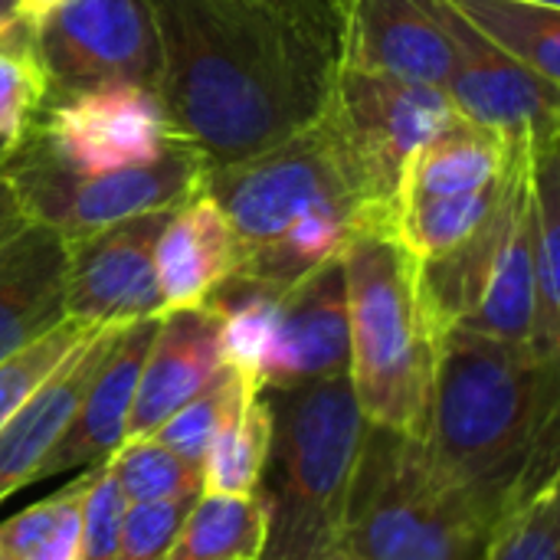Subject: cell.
Here are the masks:
<instances>
[{
    "mask_svg": "<svg viewBox=\"0 0 560 560\" xmlns=\"http://www.w3.org/2000/svg\"><path fill=\"white\" fill-rule=\"evenodd\" d=\"M0 560H7V558H3V555H0Z\"/></svg>",
    "mask_w": 560,
    "mask_h": 560,
    "instance_id": "obj_40",
    "label": "cell"
},
{
    "mask_svg": "<svg viewBox=\"0 0 560 560\" xmlns=\"http://www.w3.org/2000/svg\"><path fill=\"white\" fill-rule=\"evenodd\" d=\"M200 194L226 217L240 243V262L276 246L312 217H345L358 230H387L354 190L322 115L259 154L210 164Z\"/></svg>",
    "mask_w": 560,
    "mask_h": 560,
    "instance_id": "obj_6",
    "label": "cell"
},
{
    "mask_svg": "<svg viewBox=\"0 0 560 560\" xmlns=\"http://www.w3.org/2000/svg\"><path fill=\"white\" fill-rule=\"evenodd\" d=\"M532 348L560 358V148L535 161V328Z\"/></svg>",
    "mask_w": 560,
    "mask_h": 560,
    "instance_id": "obj_25",
    "label": "cell"
},
{
    "mask_svg": "<svg viewBox=\"0 0 560 560\" xmlns=\"http://www.w3.org/2000/svg\"><path fill=\"white\" fill-rule=\"evenodd\" d=\"M66 285L69 243L43 223H26L0 249V361L69 318Z\"/></svg>",
    "mask_w": 560,
    "mask_h": 560,
    "instance_id": "obj_18",
    "label": "cell"
},
{
    "mask_svg": "<svg viewBox=\"0 0 560 560\" xmlns=\"http://www.w3.org/2000/svg\"><path fill=\"white\" fill-rule=\"evenodd\" d=\"M456 43L446 95L456 112L499 135L509 148L545 151L560 144V89L479 36L446 0H436Z\"/></svg>",
    "mask_w": 560,
    "mask_h": 560,
    "instance_id": "obj_11",
    "label": "cell"
},
{
    "mask_svg": "<svg viewBox=\"0 0 560 560\" xmlns=\"http://www.w3.org/2000/svg\"><path fill=\"white\" fill-rule=\"evenodd\" d=\"M56 3H62V0H20V16H23L26 23H33V20H39L46 10H52Z\"/></svg>",
    "mask_w": 560,
    "mask_h": 560,
    "instance_id": "obj_38",
    "label": "cell"
},
{
    "mask_svg": "<svg viewBox=\"0 0 560 560\" xmlns=\"http://www.w3.org/2000/svg\"><path fill=\"white\" fill-rule=\"evenodd\" d=\"M207 158L187 144H171L158 161L121 167L112 174H75L30 138L0 161V177L10 184L30 223L56 230L66 243H79L121 220L177 210L200 194Z\"/></svg>",
    "mask_w": 560,
    "mask_h": 560,
    "instance_id": "obj_7",
    "label": "cell"
},
{
    "mask_svg": "<svg viewBox=\"0 0 560 560\" xmlns=\"http://www.w3.org/2000/svg\"><path fill=\"white\" fill-rule=\"evenodd\" d=\"M272 410V489L262 560H325L341 518L364 436L351 377L295 390H262Z\"/></svg>",
    "mask_w": 560,
    "mask_h": 560,
    "instance_id": "obj_5",
    "label": "cell"
},
{
    "mask_svg": "<svg viewBox=\"0 0 560 560\" xmlns=\"http://www.w3.org/2000/svg\"><path fill=\"white\" fill-rule=\"evenodd\" d=\"M95 325L66 318L33 345L20 348L16 354L0 361V427L20 410V404L82 345L95 335Z\"/></svg>",
    "mask_w": 560,
    "mask_h": 560,
    "instance_id": "obj_33",
    "label": "cell"
},
{
    "mask_svg": "<svg viewBox=\"0 0 560 560\" xmlns=\"http://www.w3.org/2000/svg\"><path fill=\"white\" fill-rule=\"evenodd\" d=\"M266 538L269 505L262 489L249 495L200 492L164 560H262Z\"/></svg>",
    "mask_w": 560,
    "mask_h": 560,
    "instance_id": "obj_23",
    "label": "cell"
},
{
    "mask_svg": "<svg viewBox=\"0 0 560 560\" xmlns=\"http://www.w3.org/2000/svg\"><path fill=\"white\" fill-rule=\"evenodd\" d=\"M272 446V410L266 394H253L220 430L203 459V492L249 495L262 489Z\"/></svg>",
    "mask_w": 560,
    "mask_h": 560,
    "instance_id": "obj_28",
    "label": "cell"
},
{
    "mask_svg": "<svg viewBox=\"0 0 560 560\" xmlns=\"http://www.w3.org/2000/svg\"><path fill=\"white\" fill-rule=\"evenodd\" d=\"M89 482L92 469L49 499L0 522V555L7 560H79L82 499Z\"/></svg>",
    "mask_w": 560,
    "mask_h": 560,
    "instance_id": "obj_27",
    "label": "cell"
},
{
    "mask_svg": "<svg viewBox=\"0 0 560 560\" xmlns=\"http://www.w3.org/2000/svg\"><path fill=\"white\" fill-rule=\"evenodd\" d=\"M502 515L499 505L443 486L420 440L368 423L325 560H482Z\"/></svg>",
    "mask_w": 560,
    "mask_h": 560,
    "instance_id": "obj_3",
    "label": "cell"
},
{
    "mask_svg": "<svg viewBox=\"0 0 560 560\" xmlns=\"http://www.w3.org/2000/svg\"><path fill=\"white\" fill-rule=\"evenodd\" d=\"M479 36L560 85V7L535 0H446Z\"/></svg>",
    "mask_w": 560,
    "mask_h": 560,
    "instance_id": "obj_24",
    "label": "cell"
},
{
    "mask_svg": "<svg viewBox=\"0 0 560 560\" xmlns=\"http://www.w3.org/2000/svg\"><path fill=\"white\" fill-rule=\"evenodd\" d=\"M505 177H509V171L502 174L499 184H492L486 190L456 194V197H423V200L400 203L397 217H394V236L404 243V249L417 262L453 253L492 217V210L502 200Z\"/></svg>",
    "mask_w": 560,
    "mask_h": 560,
    "instance_id": "obj_26",
    "label": "cell"
},
{
    "mask_svg": "<svg viewBox=\"0 0 560 560\" xmlns=\"http://www.w3.org/2000/svg\"><path fill=\"white\" fill-rule=\"evenodd\" d=\"M128 499L102 466H92V482L82 499V535H79V560H115L121 525H125Z\"/></svg>",
    "mask_w": 560,
    "mask_h": 560,
    "instance_id": "obj_34",
    "label": "cell"
},
{
    "mask_svg": "<svg viewBox=\"0 0 560 560\" xmlns=\"http://www.w3.org/2000/svg\"><path fill=\"white\" fill-rule=\"evenodd\" d=\"M249 3H259L292 20L295 26L312 33L318 43H325L335 56H341V36H345L351 0H249Z\"/></svg>",
    "mask_w": 560,
    "mask_h": 560,
    "instance_id": "obj_36",
    "label": "cell"
},
{
    "mask_svg": "<svg viewBox=\"0 0 560 560\" xmlns=\"http://www.w3.org/2000/svg\"><path fill=\"white\" fill-rule=\"evenodd\" d=\"M259 394L246 377H240L236 371H223L203 394H197L190 404H184L171 420H164L151 436L161 440L167 450H174L180 459L194 463L203 469L207 450L213 446V440L220 436V430L240 413V407Z\"/></svg>",
    "mask_w": 560,
    "mask_h": 560,
    "instance_id": "obj_31",
    "label": "cell"
},
{
    "mask_svg": "<svg viewBox=\"0 0 560 560\" xmlns=\"http://www.w3.org/2000/svg\"><path fill=\"white\" fill-rule=\"evenodd\" d=\"M105 469L131 502H164V499H197L203 492V469L180 459L154 436L125 440Z\"/></svg>",
    "mask_w": 560,
    "mask_h": 560,
    "instance_id": "obj_30",
    "label": "cell"
},
{
    "mask_svg": "<svg viewBox=\"0 0 560 560\" xmlns=\"http://www.w3.org/2000/svg\"><path fill=\"white\" fill-rule=\"evenodd\" d=\"M240 269V243L220 207L197 194L164 223L154 246L161 308H200Z\"/></svg>",
    "mask_w": 560,
    "mask_h": 560,
    "instance_id": "obj_19",
    "label": "cell"
},
{
    "mask_svg": "<svg viewBox=\"0 0 560 560\" xmlns=\"http://www.w3.org/2000/svg\"><path fill=\"white\" fill-rule=\"evenodd\" d=\"M538 154L541 151L515 148L512 164H509V177H505V190H502V200L492 210V217L463 246H456L453 253L417 262L420 299H423V308H427V318H430L436 338L446 328L466 322L472 315V308L479 305V299L486 292V282L492 276L499 246L505 240V230H509V220H512V210H515V197H518L525 177L532 174Z\"/></svg>",
    "mask_w": 560,
    "mask_h": 560,
    "instance_id": "obj_20",
    "label": "cell"
},
{
    "mask_svg": "<svg viewBox=\"0 0 560 560\" xmlns=\"http://www.w3.org/2000/svg\"><path fill=\"white\" fill-rule=\"evenodd\" d=\"M20 16V0H0V26Z\"/></svg>",
    "mask_w": 560,
    "mask_h": 560,
    "instance_id": "obj_39",
    "label": "cell"
},
{
    "mask_svg": "<svg viewBox=\"0 0 560 560\" xmlns=\"http://www.w3.org/2000/svg\"><path fill=\"white\" fill-rule=\"evenodd\" d=\"M459 118L446 89L345 66L335 72L322 112V125L335 141L354 190L387 230H394L397 197L410 161Z\"/></svg>",
    "mask_w": 560,
    "mask_h": 560,
    "instance_id": "obj_8",
    "label": "cell"
},
{
    "mask_svg": "<svg viewBox=\"0 0 560 560\" xmlns=\"http://www.w3.org/2000/svg\"><path fill=\"white\" fill-rule=\"evenodd\" d=\"M512 151L515 148H509L499 135L459 118L453 128H446L427 148L417 151L404 174L397 207L423 197H456L486 190L502 180Z\"/></svg>",
    "mask_w": 560,
    "mask_h": 560,
    "instance_id": "obj_22",
    "label": "cell"
},
{
    "mask_svg": "<svg viewBox=\"0 0 560 560\" xmlns=\"http://www.w3.org/2000/svg\"><path fill=\"white\" fill-rule=\"evenodd\" d=\"M158 322H161V315H148V318L128 322L115 331L105 358L98 361V368L82 394V404H79L69 430L49 453L46 466L39 469V482L52 479L59 472H69V469L102 466L125 443L135 387H138L151 338L158 331Z\"/></svg>",
    "mask_w": 560,
    "mask_h": 560,
    "instance_id": "obj_16",
    "label": "cell"
},
{
    "mask_svg": "<svg viewBox=\"0 0 560 560\" xmlns=\"http://www.w3.org/2000/svg\"><path fill=\"white\" fill-rule=\"evenodd\" d=\"M30 26L46 102L112 82L158 92L161 39L148 0H62Z\"/></svg>",
    "mask_w": 560,
    "mask_h": 560,
    "instance_id": "obj_9",
    "label": "cell"
},
{
    "mask_svg": "<svg viewBox=\"0 0 560 560\" xmlns=\"http://www.w3.org/2000/svg\"><path fill=\"white\" fill-rule=\"evenodd\" d=\"M190 505H194V499L131 502L125 512L115 560H164Z\"/></svg>",
    "mask_w": 560,
    "mask_h": 560,
    "instance_id": "obj_35",
    "label": "cell"
},
{
    "mask_svg": "<svg viewBox=\"0 0 560 560\" xmlns=\"http://www.w3.org/2000/svg\"><path fill=\"white\" fill-rule=\"evenodd\" d=\"M469 331L512 341V345H532L535 328V167L525 177L515 210L505 230V240L499 246L492 276L486 282V292L472 315L459 322Z\"/></svg>",
    "mask_w": 560,
    "mask_h": 560,
    "instance_id": "obj_21",
    "label": "cell"
},
{
    "mask_svg": "<svg viewBox=\"0 0 560 560\" xmlns=\"http://www.w3.org/2000/svg\"><path fill=\"white\" fill-rule=\"evenodd\" d=\"M420 443L443 486L509 512L558 476L560 358L446 328Z\"/></svg>",
    "mask_w": 560,
    "mask_h": 560,
    "instance_id": "obj_2",
    "label": "cell"
},
{
    "mask_svg": "<svg viewBox=\"0 0 560 560\" xmlns=\"http://www.w3.org/2000/svg\"><path fill=\"white\" fill-rule=\"evenodd\" d=\"M36 141L62 167L75 174H112L158 161L171 144L184 141L158 92L135 82H112L46 102L36 125Z\"/></svg>",
    "mask_w": 560,
    "mask_h": 560,
    "instance_id": "obj_10",
    "label": "cell"
},
{
    "mask_svg": "<svg viewBox=\"0 0 560 560\" xmlns=\"http://www.w3.org/2000/svg\"><path fill=\"white\" fill-rule=\"evenodd\" d=\"M338 66L446 89L456 43L436 0H351Z\"/></svg>",
    "mask_w": 560,
    "mask_h": 560,
    "instance_id": "obj_14",
    "label": "cell"
},
{
    "mask_svg": "<svg viewBox=\"0 0 560 560\" xmlns=\"http://www.w3.org/2000/svg\"><path fill=\"white\" fill-rule=\"evenodd\" d=\"M351 341V390L368 423L420 440L427 430L436 331L417 259L394 230H361L341 253Z\"/></svg>",
    "mask_w": 560,
    "mask_h": 560,
    "instance_id": "obj_4",
    "label": "cell"
},
{
    "mask_svg": "<svg viewBox=\"0 0 560 560\" xmlns=\"http://www.w3.org/2000/svg\"><path fill=\"white\" fill-rule=\"evenodd\" d=\"M161 39L158 98L207 164L259 154L328 105L338 56L249 0H148Z\"/></svg>",
    "mask_w": 560,
    "mask_h": 560,
    "instance_id": "obj_1",
    "label": "cell"
},
{
    "mask_svg": "<svg viewBox=\"0 0 560 560\" xmlns=\"http://www.w3.org/2000/svg\"><path fill=\"white\" fill-rule=\"evenodd\" d=\"M118 328L121 325L98 328L89 341H82L0 427V505L30 482H39V469L69 430L82 394Z\"/></svg>",
    "mask_w": 560,
    "mask_h": 560,
    "instance_id": "obj_17",
    "label": "cell"
},
{
    "mask_svg": "<svg viewBox=\"0 0 560 560\" xmlns=\"http://www.w3.org/2000/svg\"><path fill=\"white\" fill-rule=\"evenodd\" d=\"M174 210H154L69 243L66 315L95 328L164 315L154 246Z\"/></svg>",
    "mask_w": 560,
    "mask_h": 560,
    "instance_id": "obj_12",
    "label": "cell"
},
{
    "mask_svg": "<svg viewBox=\"0 0 560 560\" xmlns=\"http://www.w3.org/2000/svg\"><path fill=\"white\" fill-rule=\"evenodd\" d=\"M482 560H560V479L515 502L489 535Z\"/></svg>",
    "mask_w": 560,
    "mask_h": 560,
    "instance_id": "obj_32",
    "label": "cell"
},
{
    "mask_svg": "<svg viewBox=\"0 0 560 560\" xmlns=\"http://www.w3.org/2000/svg\"><path fill=\"white\" fill-rule=\"evenodd\" d=\"M46 105V75L33 49V26L16 16L0 26V161L20 148Z\"/></svg>",
    "mask_w": 560,
    "mask_h": 560,
    "instance_id": "obj_29",
    "label": "cell"
},
{
    "mask_svg": "<svg viewBox=\"0 0 560 560\" xmlns=\"http://www.w3.org/2000/svg\"><path fill=\"white\" fill-rule=\"evenodd\" d=\"M348 295L338 256L285 289L256 387L295 390L305 384L348 377Z\"/></svg>",
    "mask_w": 560,
    "mask_h": 560,
    "instance_id": "obj_13",
    "label": "cell"
},
{
    "mask_svg": "<svg viewBox=\"0 0 560 560\" xmlns=\"http://www.w3.org/2000/svg\"><path fill=\"white\" fill-rule=\"evenodd\" d=\"M223 371L220 318L207 305L164 312L141 364L125 440L151 436Z\"/></svg>",
    "mask_w": 560,
    "mask_h": 560,
    "instance_id": "obj_15",
    "label": "cell"
},
{
    "mask_svg": "<svg viewBox=\"0 0 560 560\" xmlns=\"http://www.w3.org/2000/svg\"><path fill=\"white\" fill-rule=\"evenodd\" d=\"M30 220H26V213H23V207L16 203V197H13V190H10V184L0 177V249L26 226Z\"/></svg>",
    "mask_w": 560,
    "mask_h": 560,
    "instance_id": "obj_37",
    "label": "cell"
}]
</instances>
